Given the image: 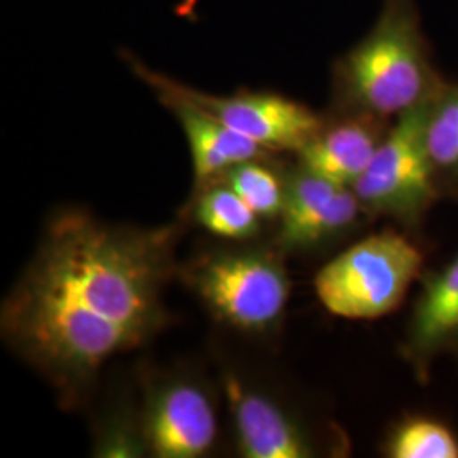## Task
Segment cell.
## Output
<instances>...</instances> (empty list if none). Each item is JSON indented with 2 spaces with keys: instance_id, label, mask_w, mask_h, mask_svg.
Returning a JSON list of instances; mask_svg holds the SVG:
<instances>
[{
  "instance_id": "6da1fadb",
  "label": "cell",
  "mask_w": 458,
  "mask_h": 458,
  "mask_svg": "<svg viewBox=\"0 0 458 458\" xmlns=\"http://www.w3.org/2000/svg\"><path fill=\"white\" fill-rule=\"evenodd\" d=\"M177 226L136 228L82 208L53 214L0 312L5 344L77 403L117 355L166 325L164 294L179 274Z\"/></svg>"
},
{
  "instance_id": "7a4b0ae2",
  "label": "cell",
  "mask_w": 458,
  "mask_h": 458,
  "mask_svg": "<svg viewBox=\"0 0 458 458\" xmlns=\"http://www.w3.org/2000/svg\"><path fill=\"white\" fill-rule=\"evenodd\" d=\"M445 82L433 64L418 0H382L372 28L333 64L327 111L394 121Z\"/></svg>"
},
{
  "instance_id": "3957f363",
  "label": "cell",
  "mask_w": 458,
  "mask_h": 458,
  "mask_svg": "<svg viewBox=\"0 0 458 458\" xmlns=\"http://www.w3.org/2000/svg\"><path fill=\"white\" fill-rule=\"evenodd\" d=\"M285 257L274 243L231 242L202 251L179 272L217 321L248 335H268L282 325L291 297Z\"/></svg>"
},
{
  "instance_id": "277c9868",
  "label": "cell",
  "mask_w": 458,
  "mask_h": 458,
  "mask_svg": "<svg viewBox=\"0 0 458 458\" xmlns=\"http://www.w3.org/2000/svg\"><path fill=\"white\" fill-rule=\"evenodd\" d=\"M425 272L416 236L386 228L340 251L314 277V293L329 314L372 321L401 308Z\"/></svg>"
},
{
  "instance_id": "5b68a950",
  "label": "cell",
  "mask_w": 458,
  "mask_h": 458,
  "mask_svg": "<svg viewBox=\"0 0 458 458\" xmlns=\"http://www.w3.org/2000/svg\"><path fill=\"white\" fill-rule=\"evenodd\" d=\"M428 102L394 119L374 160L352 187L372 221L386 217L412 236L443 199L423 141Z\"/></svg>"
},
{
  "instance_id": "8992f818",
  "label": "cell",
  "mask_w": 458,
  "mask_h": 458,
  "mask_svg": "<svg viewBox=\"0 0 458 458\" xmlns=\"http://www.w3.org/2000/svg\"><path fill=\"white\" fill-rule=\"evenodd\" d=\"M223 387L242 457L318 458L350 454L348 438L338 426L312 418L240 372L223 369Z\"/></svg>"
},
{
  "instance_id": "52a82bcc",
  "label": "cell",
  "mask_w": 458,
  "mask_h": 458,
  "mask_svg": "<svg viewBox=\"0 0 458 458\" xmlns=\"http://www.w3.org/2000/svg\"><path fill=\"white\" fill-rule=\"evenodd\" d=\"M123 58L136 77L155 92H168L189 100L229 130L255 141L270 153H297L323 124V114L282 94L253 90H242L231 96L206 94L151 70L130 51L123 53Z\"/></svg>"
},
{
  "instance_id": "ba28073f",
  "label": "cell",
  "mask_w": 458,
  "mask_h": 458,
  "mask_svg": "<svg viewBox=\"0 0 458 458\" xmlns=\"http://www.w3.org/2000/svg\"><path fill=\"white\" fill-rule=\"evenodd\" d=\"M274 245L285 255H319L350 240L372 219L352 187L295 162L285 168V200Z\"/></svg>"
},
{
  "instance_id": "9c48e42d",
  "label": "cell",
  "mask_w": 458,
  "mask_h": 458,
  "mask_svg": "<svg viewBox=\"0 0 458 458\" xmlns=\"http://www.w3.org/2000/svg\"><path fill=\"white\" fill-rule=\"evenodd\" d=\"M140 416L151 457H204L217 440L213 395L194 374L168 372L149 377Z\"/></svg>"
},
{
  "instance_id": "30bf717a",
  "label": "cell",
  "mask_w": 458,
  "mask_h": 458,
  "mask_svg": "<svg viewBox=\"0 0 458 458\" xmlns=\"http://www.w3.org/2000/svg\"><path fill=\"white\" fill-rule=\"evenodd\" d=\"M399 350L421 384L440 359H458V253L440 268L423 272Z\"/></svg>"
},
{
  "instance_id": "8fae6325",
  "label": "cell",
  "mask_w": 458,
  "mask_h": 458,
  "mask_svg": "<svg viewBox=\"0 0 458 458\" xmlns=\"http://www.w3.org/2000/svg\"><path fill=\"white\" fill-rule=\"evenodd\" d=\"M393 121L353 113L323 114V124L295 162L327 181L353 187L369 168Z\"/></svg>"
},
{
  "instance_id": "7c38bea8",
  "label": "cell",
  "mask_w": 458,
  "mask_h": 458,
  "mask_svg": "<svg viewBox=\"0 0 458 458\" xmlns=\"http://www.w3.org/2000/svg\"><path fill=\"white\" fill-rule=\"evenodd\" d=\"M155 94L165 107L175 115L185 134L192 157L196 189L219 181L234 165L272 155L255 141L229 130L228 126L189 100L168 92Z\"/></svg>"
},
{
  "instance_id": "4fadbf2b",
  "label": "cell",
  "mask_w": 458,
  "mask_h": 458,
  "mask_svg": "<svg viewBox=\"0 0 458 458\" xmlns=\"http://www.w3.org/2000/svg\"><path fill=\"white\" fill-rule=\"evenodd\" d=\"M423 141L443 199L458 200V82L443 83L429 98Z\"/></svg>"
},
{
  "instance_id": "5bb4252c",
  "label": "cell",
  "mask_w": 458,
  "mask_h": 458,
  "mask_svg": "<svg viewBox=\"0 0 458 458\" xmlns=\"http://www.w3.org/2000/svg\"><path fill=\"white\" fill-rule=\"evenodd\" d=\"M197 192L192 214L199 226L228 242H253L259 238L262 217L228 183L211 182Z\"/></svg>"
},
{
  "instance_id": "9a60e30c",
  "label": "cell",
  "mask_w": 458,
  "mask_h": 458,
  "mask_svg": "<svg viewBox=\"0 0 458 458\" xmlns=\"http://www.w3.org/2000/svg\"><path fill=\"white\" fill-rule=\"evenodd\" d=\"M380 450L387 458H458V433L440 418L408 412L387 428Z\"/></svg>"
},
{
  "instance_id": "2e32d148",
  "label": "cell",
  "mask_w": 458,
  "mask_h": 458,
  "mask_svg": "<svg viewBox=\"0 0 458 458\" xmlns=\"http://www.w3.org/2000/svg\"><path fill=\"white\" fill-rule=\"evenodd\" d=\"M265 158L234 165L219 181L245 200L262 219H278L285 200V168L272 166Z\"/></svg>"
},
{
  "instance_id": "e0dca14e",
  "label": "cell",
  "mask_w": 458,
  "mask_h": 458,
  "mask_svg": "<svg viewBox=\"0 0 458 458\" xmlns=\"http://www.w3.org/2000/svg\"><path fill=\"white\" fill-rule=\"evenodd\" d=\"M96 457L128 458L148 455L140 410L117 406L100 421L96 443Z\"/></svg>"
},
{
  "instance_id": "ac0fdd59",
  "label": "cell",
  "mask_w": 458,
  "mask_h": 458,
  "mask_svg": "<svg viewBox=\"0 0 458 458\" xmlns=\"http://www.w3.org/2000/svg\"><path fill=\"white\" fill-rule=\"evenodd\" d=\"M457 360H458V359H457Z\"/></svg>"
}]
</instances>
